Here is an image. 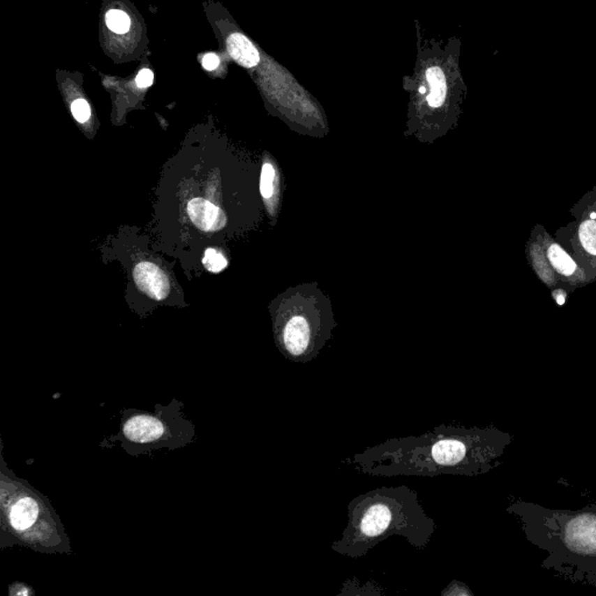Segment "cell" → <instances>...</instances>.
Masks as SVG:
<instances>
[{"label": "cell", "instance_id": "obj_16", "mask_svg": "<svg viewBox=\"0 0 596 596\" xmlns=\"http://www.w3.org/2000/svg\"><path fill=\"white\" fill-rule=\"evenodd\" d=\"M203 265L211 273H221L228 266V261L217 249L209 248L204 254Z\"/></svg>", "mask_w": 596, "mask_h": 596}, {"label": "cell", "instance_id": "obj_13", "mask_svg": "<svg viewBox=\"0 0 596 596\" xmlns=\"http://www.w3.org/2000/svg\"><path fill=\"white\" fill-rule=\"evenodd\" d=\"M275 179H276V172L271 163H265L261 170V179H260V191L265 200H269L275 193Z\"/></svg>", "mask_w": 596, "mask_h": 596}, {"label": "cell", "instance_id": "obj_20", "mask_svg": "<svg viewBox=\"0 0 596 596\" xmlns=\"http://www.w3.org/2000/svg\"><path fill=\"white\" fill-rule=\"evenodd\" d=\"M219 66V59L216 54H207L203 59V67L207 70H214Z\"/></svg>", "mask_w": 596, "mask_h": 596}, {"label": "cell", "instance_id": "obj_3", "mask_svg": "<svg viewBox=\"0 0 596 596\" xmlns=\"http://www.w3.org/2000/svg\"><path fill=\"white\" fill-rule=\"evenodd\" d=\"M526 538L549 556L542 566L596 585V507L580 510L547 509L535 503H512Z\"/></svg>", "mask_w": 596, "mask_h": 596}, {"label": "cell", "instance_id": "obj_12", "mask_svg": "<svg viewBox=\"0 0 596 596\" xmlns=\"http://www.w3.org/2000/svg\"><path fill=\"white\" fill-rule=\"evenodd\" d=\"M106 25L117 34H125L130 31L131 19L120 10H110L106 13Z\"/></svg>", "mask_w": 596, "mask_h": 596}, {"label": "cell", "instance_id": "obj_19", "mask_svg": "<svg viewBox=\"0 0 596 596\" xmlns=\"http://www.w3.org/2000/svg\"><path fill=\"white\" fill-rule=\"evenodd\" d=\"M153 80H154V75H153V73H151L149 69H144V70H141L137 76V87H140V88H147V87H151V85L153 84Z\"/></svg>", "mask_w": 596, "mask_h": 596}, {"label": "cell", "instance_id": "obj_11", "mask_svg": "<svg viewBox=\"0 0 596 596\" xmlns=\"http://www.w3.org/2000/svg\"><path fill=\"white\" fill-rule=\"evenodd\" d=\"M549 259H550L554 269L563 275H572L576 270V265L571 256L565 252L564 249L558 245L550 246L549 248Z\"/></svg>", "mask_w": 596, "mask_h": 596}, {"label": "cell", "instance_id": "obj_18", "mask_svg": "<svg viewBox=\"0 0 596 596\" xmlns=\"http://www.w3.org/2000/svg\"><path fill=\"white\" fill-rule=\"evenodd\" d=\"M465 594L472 595L473 593L467 588V586L458 581H453L452 583H449L447 588L442 592V595H465Z\"/></svg>", "mask_w": 596, "mask_h": 596}, {"label": "cell", "instance_id": "obj_6", "mask_svg": "<svg viewBox=\"0 0 596 596\" xmlns=\"http://www.w3.org/2000/svg\"><path fill=\"white\" fill-rule=\"evenodd\" d=\"M124 437L131 442L146 445L158 442L168 435V425L158 416L139 414L124 424Z\"/></svg>", "mask_w": 596, "mask_h": 596}, {"label": "cell", "instance_id": "obj_1", "mask_svg": "<svg viewBox=\"0 0 596 596\" xmlns=\"http://www.w3.org/2000/svg\"><path fill=\"white\" fill-rule=\"evenodd\" d=\"M512 442L493 426L439 425L424 435L388 439L343 463L371 477H479L498 466Z\"/></svg>", "mask_w": 596, "mask_h": 596}, {"label": "cell", "instance_id": "obj_7", "mask_svg": "<svg viewBox=\"0 0 596 596\" xmlns=\"http://www.w3.org/2000/svg\"><path fill=\"white\" fill-rule=\"evenodd\" d=\"M134 280L144 294L156 301H162L168 296V277L154 263H139L134 269Z\"/></svg>", "mask_w": 596, "mask_h": 596}, {"label": "cell", "instance_id": "obj_9", "mask_svg": "<svg viewBox=\"0 0 596 596\" xmlns=\"http://www.w3.org/2000/svg\"><path fill=\"white\" fill-rule=\"evenodd\" d=\"M423 80H425L428 88L423 85L426 96V103L432 109H439L445 104L447 96V73L442 67V64H426L423 70ZM424 94V95H425Z\"/></svg>", "mask_w": 596, "mask_h": 596}, {"label": "cell", "instance_id": "obj_5", "mask_svg": "<svg viewBox=\"0 0 596 596\" xmlns=\"http://www.w3.org/2000/svg\"><path fill=\"white\" fill-rule=\"evenodd\" d=\"M280 343L283 355L292 362H310L320 351L311 324L301 315L292 316L288 320L281 331Z\"/></svg>", "mask_w": 596, "mask_h": 596}, {"label": "cell", "instance_id": "obj_8", "mask_svg": "<svg viewBox=\"0 0 596 596\" xmlns=\"http://www.w3.org/2000/svg\"><path fill=\"white\" fill-rule=\"evenodd\" d=\"M188 214L193 224L202 231H218L226 224L224 212L204 198L190 200Z\"/></svg>", "mask_w": 596, "mask_h": 596}, {"label": "cell", "instance_id": "obj_17", "mask_svg": "<svg viewBox=\"0 0 596 596\" xmlns=\"http://www.w3.org/2000/svg\"><path fill=\"white\" fill-rule=\"evenodd\" d=\"M71 112L74 114L75 119L80 123H85L88 121L89 118L91 116V110L89 106L88 102L84 99H77L71 105Z\"/></svg>", "mask_w": 596, "mask_h": 596}, {"label": "cell", "instance_id": "obj_10", "mask_svg": "<svg viewBox=\"0 0 596 596\" xmlns=\"http://www.w3.org/2000/svg\"><path fill=\"white\" fill-rule=\"evenodd\" d=\"M226 46L230 57L242 67L254 68L259 64V52L241 33H234L228 36Z\"/></svg>", "mask_w": 596, "mask_h": 596}, {"label": "cell", "instance_id": "obj_2", "mask_svg": "<svg viewBox=\"0 0 596 596\" xmlns=\"http://www.w3.org/2000/svg\"><path fill=\"white\" fill-rule=\"evenodd\" d=\"M437 530L435 519L425 512L418 494L405 484L380 487L360 494L348 505V526L331 550L351 559L392 536H401L411 546L424 550Z\"/></svg>", "mask_w": 596, "mask_h": 596}, {"label": "cell", "instance_id": "obj_4", "mask_svg": "<svg viewBox=\"0 0 596 596\" xmlns=\"http://www.w3.org/2000/svg\"><path fill=\"white\" fill-rule=\"evenodd\" d=\"M3 510L8 516V526L20 538L29 542L53 540L57 536V523L47 514L46 503L40 500L36 493L22 486L3 488Z\"/></svg>", "mask_w": 596, "mask_h": 596}, {"label": "cell", "instance_id": "obj_14", "mask_svg": "<svg viewBox=\"0 0 596 596\" xmlns=\"http://www.w3.org/2000/svg\"><path fill=\"white\" fill-rule=\"evenodd\" d=\"M579 237L583 248L593 255H596V221H583L579 230Z\"/></svg>", "mask_w": 596, "mask_h": 596}, {"label": "cell", "instance_id": "obj_15", "mask_svg": "<svg viewBox=\"0 0 596 596\" xmlns=\"http://www.w3.org/2000/svg\"><path fill=\"white\" fill-rule=\"evenodd\" d=\"M355 583L351 580H348L343 586V590L339 593V595H382L383 590L380 586L373 585V582H368L365 586L360 587V590L357 587H359V581L355 579Z\"/></svg>", "mask_w": 596, "mask_h": 596}]
</instances>
